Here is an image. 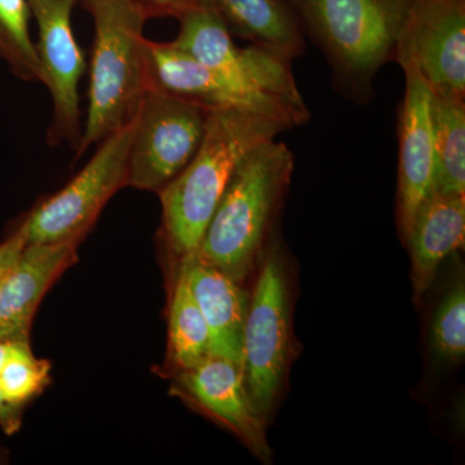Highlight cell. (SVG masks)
<instances>
[{
  "mask_svg": "<svg viewBox=\"0 0 465 465\" xmlns=\"http://www.w3.org/2000/svg\"><path fill=\"white\" fill-rule=\"evenodd\" d=\"M23 407L14 405L5 399L0 388V428L7 434H14L21 427Z\"/></svg>",
  "mask_w": 465,
  "mask_h": 465,
  "instance_id": "25",
  "label": "cell"
},
{
  "mask_svg": "<svg viewBox=\"0 0 465 465\" xmlns=\"http://www.w3.org/2000/svg\"><path fill=\"white\" fill-rule=\"evenodd\" d=\"M94 20L88 108L75 157L133 121L146 87L143 26L134 0H82Z\"/></svg>",
  "mask_w": 465,
  "mask_h": 465,
  "instance_id": "4",
  "label": "cell"
},
{
  "mask_svg": "<svg viewBox=\"0 0 465 465\" xmlns=\"http://www.w3.org/2000/svg\"><path fill=\"white\" fill-rule=\"evenodd\" d=\"M232 36L293 61L307 50L298 20L284 0H198Z\"/></svg>",
  "mask_w": 465,
  "mask_h": 465,
  "instance_id": "17",
  "label": "cell"
},
{
  "mask_svg": "<svg viewBox=\"0 0 465 465\" xmlns=\"http://www.w3.org/2000/svg\"><path fill=\"white\" fill-rule=\"evenodd\" d=\"M75 260V242L26 244L0 283V338L29 339L42 299Z\"/></svg>",
  "mask_w": 465,
  "mask_h": 465,
  "instance_id": "14",
  "label": "cell"
},
{
  "mask_svg": "<svg viewBox=\"0 0 465 465\" xmlns=\"http://www.w3.org/2000/svg\"><path fill=\"white\" fill-rule=\"evenodd\" d=\"M78 2H79V0H78Z\"/></svg>",
  "mask_w": 465,
  "mask_h": 465,
  "instance_id": "27",
  "label": "cell"
},
{
  "mask_svg": "<svg viewBox=\"0 0 465 465\" xmlns=\"http://www.w3.org/2000/svg\"><path fill=\"white\" fill-rule=\"evenodd\" d=\"M173 45L195 60L255 90L302 103L292 61L250 45L241 48L213 11L200 2L179 18Z\"/></svg>",
  "mask_w": 465,
  "mask_h": 465,
  "instance_id": "10",
  "label": "cell"
},
{
  "mask_svg": "<svg viewBox=\"0 0 465 465\" xmlns=\"http://www.w3.org/2000/svg\"><path fill=\"white\" fill-rule=\"evenodd\" d=\"M465 195L432 192L419 208L410 232L414 298L420 302L430 289L440 264L463 247Z\"/></svg>",
  "mask_w": 465,
  "mask_h": 465,
  "instance_id": "16",
  "label": "cell"
},
{
  "mask_svg": "<svg viewBox=\"0 0 465 465\" xmlns=\"http://www.w3.org/2000/svg\"><path fill=\"white\" fill-rule=\"evenodd\" d=\"M17 341H21V339L0 338V370L7 362L9 356H11L12 349H14Z\"/></svg>",
  "mask_w": 465,
  "mask_h": 465,
  "instance_id": "26",
  "label": "cell"
},
{
  "mask_svg": "<svg viewBox=\"0 0 465 465\" xmlns=\"http://www.w3.org/2000/svg\"><path fill=\"white\" fill-rule=\"evenodd\" d=\"M302 35L322 52L333 90L365 106L379 72L396 64L412 0H284Z\"/></svg>",
  "mask_w": 465,
  "mask_h": 465,
  "instance_id": "2",
  "label": "cell"
},
{
  "mask_svg": "<svg viewBox=\"0 0 465 465\" xmlns=\"http://www.w3.org/2000/svg\"><path fill=\"white\" fill-rule=\"evenodd\" d=\"M51 363L34 356L29 339H21L0 370V388L5 399L23 407L50 382Z\"/></svg>",
  "mask_w": 465,
  "mask_h": 465,
  "instance_id": "21",
  "label": "cell"
},
{
  "mask_svg": "<svg viewBox=\"0 0 465 465\" xmlns=\"http://www.w3.org/2000/svg\"><path fill=\"white\" fill-rule=\"evenodd\" d=\"M78 0H29L30 11L38 25L35 45L42 67V84L52 99V121L47 143H67L73 150L81 143L82 113L79 82L87 64L72 29V11Z\"/></svg>",
  "mask_w": 465,
  "mask_h": 465,
  "instance_id": "9",
  "label": "cell"
},
{
  "mask_svg": "<svg viewBox=\"0 0 465 465\" xmlns=\"http://www.w3.org/2000/svg\"><path fill=\"white\" fill-rule=\"evenodd\" d=\"M145 73L148 90L164 92L210 110H258L283 119L291 128L307 124L311 118L305 103H293L240 84L195 60L171 42L146 39Z\"/></svg>",
  "mask_w": 465,
  "mask_h": 465,
  "instance_id": "8",
  "label": "cell"
},
{
  "mask_svg": "<svg viewBox=\"0 0 465 465\" xmlns=\"http://www.w3.org/2000/svg\"><path fill=\"white\" fill-rule=\"evenodd\" d=\"M27 244L25 228L23 223L7 240L0 243V283L5 280Z\"/></svg>",
  "mask_w": 465,
  "mask_h": 465,
  "instance_id": "24",
  "label": "cell"
},
{
  "mask_svg": "<svg viewBox=\"0 0 465 465\" xmlns=\"http://www.w3.org/2000/svg\"><path fill=\"white\" fill-rule=\"evenodd\" d=\"M134 116L99 143L84 170L23 222L27 243L78 242L116 192L127 186Z\"/></svg>",
  "mask_w": 465,
  "mask_h": 465,
  "instance_id": "7",
  "label": "cell"
},
{
  "mask_svg": "<svg viewBox=\"0 0 465 465\" xmlns=\"http://www.w3.org/2000/svg\"><path fill=\"white\" fill-rule=\"evenodd\" d=\"M29 0H0V61L21 81L41 82L42 67L30 35Z\"/></svg>",
  "mask_w": 465,
  "mask_h": 465,
  "instance_id": "20",
  "label": "cell"
},
{
  "mask_svg": "<svg viewBox=\"0 0 465 465\" xmlns=\"http://www.w3.org/2000/svg\"><path fill=\"white\" fill-rule=\"evenodd\" d=\"M264 262L247 311L242 367L251 401L265 419L289 365L291 318L289 277L277 246L269 247Z\"/></svg>",
  "mask_w": 465,
  "mask_h": 465,
  "instance_id": "5",
  "label": "cell"
},
{
  "mask_svg": "<svg viewBox=\"0 0 465 465\" xmlns=\"http://www.w3.org/2000/svg\"><path fill=\"white\" fill-rule=\"evenodd\" d=\"M291 130L277 116L258 110H213L197 154L158 193L168 249L176 258L191 255L202 237L232 173L256 146Z\"/></svg>",
  "mask_w": 465,
  "mask_h": 465,
  "instance_id": "1",
  "label": "cell"
},
{
  "mask_svg": "<svg viewBox=\"0 0 465 465\" xmlns=\"http://www.w3.org/2000/svg\"><path fill=\"white\" fill-rule=\"evenodd\" d=\"M410 58L433 94L465 97V0H412L397 61Z\"/></svg>",
  "mask_w": 465,
  "mask_h": 465,
  "instance_id": "11",
  "label": "cell"
},
{
  "mask_svg": "<svg viewBox=\"0 0 465 465\" xmlns=\"http://www.w3.org/2000/svg\"><path fill=\"white\" fill-rule=\"evenodd\" d=\"M430 347L446 362L465 357V287L459 282L440 302L430 327Z\"/></svg>",
  "mask_w": 465,
  "mask_h": 465,
  "instance_id": "22",
  "label": "cell"
},
{
  "mask_svg": "<svg viewBox=\"0 0 465 465\" xmlns=\"http://www.w3.org/2000/svg\"><path fill=\"white\" fill-rule=\"evenodd\" d=\"M179 271L206 320L211 356L228 358L242 366L244 323L250 302L246 291L195 252L180 259Z\"/></svg>",
  "mask_w": 465,
  "mask_h": 465,
  "instance_id": "15",
  "label": "cell"
},
{
  "mask_svg": "<svg viewBox=\"0 0 465 465\" xmlns=\"http://www.w3.org/2000/svg\"><path fill=\"white\" fill-rule=\"evenodd\" d=\"M293 170L295 157L286 143L256 146L232 173L195 253L243 282L264 255Z\"/></svg>",
  "mask_w": 465,
  "mask_h": 465,
  "instance_id": "3",
  "label": "cell"
},
{
  "mask_svg": "<svg viewBox=\"0 0 465 465\" xmlns=\"http://www.w3.org/2000/svg\"><path fill=\"white\" fill-rule=\"evenodd\" d=\"M405 94L399 109L397 220L407 242L419 208L433 191L432 90L410 58H401Z\"/></svg>",
  "mask_w": 465,
  "mask_h": 465,
  "instance_id": "12",
  "label": "cell"
},
{
  "mask_svg": "<svg viewBox=\"0 0 465 465\" xmlns=\"http://www.w3.org/2000/svg\"><path fill=\"white\" fill-rule=\"evenodd\" d=\"M213 110L146 90L134 115L127 186L159 193L191 163Z\"/></svg>",
  "mask_w": 465,
  "mask_h": 465,
  "instance_id": "6",
  "label": "cell"
},
{
  "mask_svg": "<svg viewBox=\"0 0 465 465\" xmlns=\"http://www.w3.org/2000/svg\"><path fill=\"white\" fill-rule=\"evenodd\" d=\"M149 18L173 17L179 20L198 0H134Z\"/></svg>",
  "mask_w": 465,
  "mask_h": 465,
  "instance_id": "23",
  "label": "cell"
},
{
  "mask_svg": "<svg viewBox=\"0 0 465 465\" xmlns=\"http://www.w3.org/2000/svg\"><path fill=\"white\" fill-rule=\"evenodd\" d=\"M174 388L237 434L256 457L271 460L264 418L251 401L241 365L210 354L200 365L177 372Z\"/></svg>",
  "mask_w": 465,
  "mask_h": 465,
  "instance_id": "13",
  "label": "cell"
},
{
  "mask_svg": "<svg viewBox=\"0 0 465 465\" xmlns=\"http://www.w3.org/2000/svg\"><path fill=\"white\" fill-rule=\"evenodd\" d=\"M433 191L465 195V97L433 94Z\"/></svg>",
  "mask_w": 465,
  "mask_h": 465,
  "instance_id": "18",
  "label": "cell"
},
{
  "mask_svg": "<svg viewBox=\"0 0 465 465\" xmlns=\"http://www.w3.org/2000/svg\"><path fill=\"white\" fill-rule=\"evenodd\" d=\"M210 330L185 277L179 271L168 318V360L176 372L210 356Z\"/></svg>",
  "mask_w": 465,
  "mask_h": 465,
  "instance_id": "19",
  "label": "cell"
}]
</instances>
